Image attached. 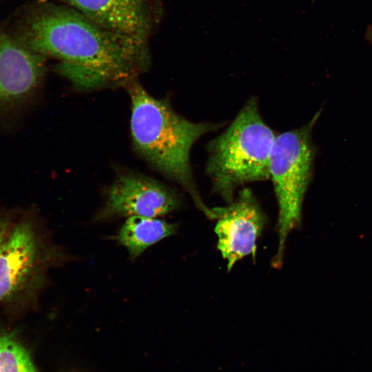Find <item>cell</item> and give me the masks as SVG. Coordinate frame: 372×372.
Listing matches in <instances>:
<instances>
[{"mask_svg": "<svg viewBox=\"0 0 372 372\" xmlns=\"http://www.w3.org/2000/svg\"><path fill=\"white\" fill-rule=\"evenodd\" d=\"M0 372H37L26 349L14 333L0 326Z\"/></svg>", "mask_w": 372, "mask_h": 372, "instance_id": "11", "label": "cell"}, {"mask_svg": "<svg viewBox=\"0 0 372 372\" xmlns=\"http://www.w3.org/2000/svg\"><path fill=\"white\" fill-rule=\"evenodd\" d=\"M182 205L178 194L163 183L133 171H120L107 189L104 204L94 221L130 216L158 218Z\"/></svg>", "mask_w": 372, "mask_h": 372, "instance_id": "6", "label": "cell"}, {"mask_svg": "<svg viewBox=\"0 0 372 372\" xmlns=\"http://www.w3.org/2000/svg\"><path fill=\"white\" fill-rule=\"evenodd\" d=\"M276 136L262 120L256 99H250L230 125L208 145L206 172L213 192L229 203L237 187L270 178V156Z\"/></svg>", "mask_w": 372, "mask_h": 372, "instance_id": "3", "label": "cell"}, {"mask_svg": "<svg viewBox=\"0 0 372 372\" xmlns=\"http://www.w3.org/2000/svg\"><path fill=\"white\" fill-rule=\"evenodd\" d=\"M176 231V225L158 218L130 216L119 228L115 239L125 249L130 259L136 260L149 247Z\"/></svg>", "mask_w": 372, "mask_h": 372, "instance_id": "10", "label": "cell"}, {"mask_svg": "<svg viewBox=\"0 0 372 372\" xmlns=\"http://www.w3.org/2000/svg\"><path fill=\"white\" fill-rule=\"evenodd\" d=\"M130 98V131L136 152L153 168L180 185L196 207L216 220L196 186L189 161L191 149L216 125L194 123L177 114L169 101L150 95L136 79L125 87Z\"/></svg>", "mask_w": 372, "mask_h": 372, "instance_id": "2", "label": "cell"}, {"mask_svg": "<svg viewBox=\"0 0 372 372\" xmlns=\"http://www.w3.org/2000/svg\"><path fill=\"white\" fill-rule=\"evenodd\" d=\"M12 35L58 61L56 71L79 91L125 87L148 68L147 43L112 32L66 4H37Z\"/></svg>", "mask_w": 372, "mask_h": 372, "instance_id": "1", "label": "cell"}, {"mask_svg": "<svg viewBox=\"0 0 372 372\" xmlns=\"http://www.w3.org/2000/svg\"><path fill=\"white\" fill-rule=\"evenodd\" d=\"M13 223L8 217H0V254L8 237Z\"/></svg>", "mask_w": 372, "mask_h": 372, "instance_id": "12", "label": "cell"}, {"mask_svg": "<svg viewBox=\"0 0 372 372\" xmlns=\"http://www.w3.org/2000/svg\"><path fill=\"white\" fill-rule=\"evenodd\" d=\"M45 60L0 30V115L30 99L44 76Z\"/></svg>", "mask_w": 372, "mask_h": 372, "instance_id": "8", "label": "cell"}, {"mask_svg": "<svg viewBox=\"0 0 372 372\" xmlns=\"http://www.w3.org/2000/svg\"><path fill=\"white\" fill-rule=\"evenodd\" d=\"M216 215L217 248L230 271L245 256H256V242L267 218L251 190L243 189L227 206L212 208Z\"/></svg>", "mask_w": 372, "mask_h": 372, "instance_id": "7", "label": "cell"}, {"mask_svg": "<svg viewBox=\"0 0 372 372\" xmlns=\"http://www.w3.org/2000/svg\"><path fill=\"white\" fill-rule=\"evenodd\" d=\"M365 39L372 45V26H369L366 28Z\"/></svg>", "mask_w": 372, "mask_h": 372, "instance_id": "13", "label": "cell"}, {"mask_svg": "<svg viewBox=\"0 0 372 372\" xmlns=\"http://www.w3.org/2000/svg\"><path fill=\"white\" fill-rule=\"evenodd\" d=\"M96 23L147 43L163 17L161 0H61Z\"/></svg>", "mask_w": 372, "mask_h": 372, "instance_id": "9", "label": "cell"}, {"mask_svg": "<svg viewBox=\"0 0 372 372\" xmlns=\"http://www.w3.org/2000/svg\"><path fill=\"white\" fill-rule=\"evenodd\" d=\"M320 111L307 125L276 136L270 156L269 174L278 206V250L273 265L283 260L287 238L301 220L304 194L311 179L315 148L311 133Z\"/></svg>", "mask_w": 372, "mask_h": 372, "instance_id": "5", "label": "cell"}, {"mask_svg": "<svg viewBox=\"0 0 372 372\" xmlns=\"http://www.w3.org/2000/svg\"><path fill=\"white\" fill-rule=\"evenodd\" d=\"M70 260L44 236L36 220L24 216L14 223L0 254V304L34 300L48 271Z\"/></svg>", "mask_w": 372, "mask_h": 372, "instance_id": "4", "label": "cell"}]
</instances>
